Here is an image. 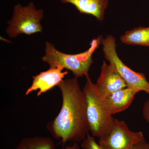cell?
Segmentation results:
<instances>
[{"mask_svg": "<svg viewBox=\"0 0 149 149\" xmlns=\"http://www.w3.org/2000/svg\"><path fill=\"white\" fill-rule=\"evenodd\" d=\"M58 87L62 104L58 115L49 122L47 128L54 138L64 145L68 141H83L89 131L87 101L77 77L63 80Z\"/></svg>", "mask_w": 149, "mask_h": 149, "instance_id": "cell-1", "label": "cell"}, {"mask_svg": "<svg viewBox=\"0 0 149 149\" xmlns=\"http://www.w3.org/2000/svg\"><path fill=\"white\" fill-rule=\"evenodd\" d=\"M101 44L105 58L125 81L127 87L149 94V83L142 72H135L123 62L116 50V40L112 35L103 38Z\"/></svg>", "mask_w": 149, "mask_h": 149, "instance_id": "cell-5", "label": "cell"}, {"mask_svg": "<svg viewBox=\"0 0 149 149\" xmlns=\"http://www.w3.org/2000/svg\"><path fill=\"white\" fill-rule=\"evenodd\" d=\"M44 16V10L37 9L32 2L27 5L17 4L14 6L11 19L8 22L6 32L10 38L22 34L30 35L42 32L40 22Z\"/></svg>", "mask_w": 149, "mask_h": 149, "instance_id": "cell-4", "label": "cell"}, {"mask_svg": "<svg viewBox=\"0 0 149 149\" xmlns=\"http://www.w3.org/2000/svg\"><path fill=\"white\" fill-rule=\"evenodd\" d=\"M63 3H70L81 13L90 15L97 20L102 22L104 19L109 0H60Z\"/></svg>", "mask_w": 149, "mask_h": 149, "instance_id": "cell-10", "label": "cell"}, {"mask_svg": "<svg viewBox=\"0 0 149 149\" xmlns=\"http://www.w3.org/2000/svg\"><path fill=\"white\" fill-rule=\"evenodd\" d=\"M146 141L143 132H133L124 121L115 119L108 134L99 139L102 149H131L138 143Z\"/></svg>", "mask_w": 149, "mask_h": 149, "instance_id": "cell-6", "label": "cell"}, {"mask_svg": "<svg viewBox=\"0 0 149 149\" xmlns=\"http://www.w3.org/2000/svg\"><path fill=\"white\" fill-rule=\"evenodd\" d=\"M143 115L145 120L149 123V100L144 103L143 109Z\"/></svg>", "mask_w": 149, "mask_h": 149, "instance_id": "cell-14", "label": "cell"}, {"mask_svg": "<svg viewBox=\"0 0 149 149\" xmlns=\"http://www.w3.org/2000/svg\"><path fill=\"white\" fill-rule=\"evenodd\" d=\"M131 149H149V143L146 141L140 142L135 145Z\"/></svg>", "mask_w": 149, "mask_h": 149, "instance_id": "cell-15", "label": "cell"}, {"mask_svg": "<svg viewBox=\"0 0 149 149\" xmlns=\"http://www.w3.org/2000/svg\"><path fill=\"white\" fill-rule=\"evenodd\" d=\"M96 85L100 94L103 97L127 87L125 81L115 70L104 61H103L100 74Z\"/></svg>", "mask_w": 149, "mask_h": 149, "instance_id": "cell-8", "label": "cell"}, {"mask_svg": "<svg viewBox=\"0 0 149 149\" xmlns=\"http://www.w3.org/2000/svg\"><path fill=\"white\" fill-rule=\"evenodd\" d=\"M102 39V36H99L92 41L87 51L75 54L63 53L57 50L52 43L46 42L45 55L42 60L48 63L50 67L60 65L69 70L77 78L87 76L93 63V54L101 44Z\"/></svg>", "mask_w": 149, "mask_h": 149, "instance_id": "cell-2", "label": "cell"}, {"mask_svg": "<svg viewBox=\"0 0 149 149\" xmlns=\"http://www.w3.org/2000/svg\"><path fill=\"white\" fill-rule=\"evenodd\" d=\"M83 141L81 144L83 149H102L99 144L96 142L95 137L89 133Z\"/></svg>", "mask_w": 149, "mask_h": 149, "instance_id": "cell-13", "label": "cell"}, {"mask_svg": "<svg viewBox=\"0 0 149 149\" xmlns=\"http://www.w3.org/2000/svg\"><path fill=\"white\" fill-rule=\"evenodd\" d=\"M64 69V68L60 65L50 67L46 71L33 76L32 85L25 92V95H28L33 91L39 90L37 96L40 97L43 93L49 91L55 86H57L68 73L67 71H63Z\"/></svg>", "mask_w": 149, "mask_h": 149, "instance_id": "cell-7", "label": "cell"}, {"mask_svg": "<svg viewBox=\"0 0 149 149\" xmlns=\"http://www.w3.org/2000/svg\"><path fill=\"white\" fill-rule=\"evenodd\" d=\"M120 40L127 45L149 47V27H139L127 31L120 37Z\"/></svg>", "mask_w": 149, "mask_h": 149, "instance_id": "cell-11", "label": "cell"}, {"mask_svg": "<svg viewBox=\"0 0 149 149\" xmlns=\"http://www.w3.org/2000/svg\"><path fill=\"white\" fill-rule=\"evenodd\" d=\"M83 89L87 101V116L89 131L92 136L100 138L109 133L115 118L104 105L102 97L88 74Z\"/></svg>", "mask_w": 149, "mask_h": 149, "instance_id": "cell-3", "label": "cell"}, {"mask_svg": "<svg viewBox=\"0 0 149 149\" xmlns=\"http://www.w3.org/2000/svg\"><path fill=\"white\" fill-rule=\"evenodd\" d=\"M15 149H56V145L50 137L34 136L22 139Z\"/></svg>", "mask_w": 149, "mask_h": 149, "instance_id": "cell-12", "label": "cell"}, {"mask_svg": "<svg viewBox=\"0 0 149 149\" xmlns=\"http://www.w3.org/2000/svg\"><path fill=\"white\" fill-rule=\"evenodd\" d=\"M62 149H80L79 146L76 142H74L71 146H67Z\"/></svg>", "mask_w": 149, "mask_h": 149, "instance_id": "cell-16", "label": "cell"}, {"mask_svg": "<svg viewBox=\"0 0 149 149\" xmlns=\"http://www.w3.org/2000/svg\"><path fill=\"white\" fill-rule=\"evenodd\" d=\"M139 92L137 89L128 87L116 91L109 96L102 97L104 105L112 115L118 113L129 108Z\"/></svg>", "mask_w": 149, "mask_h": 149, "instance_id": "cell-9", "label": "cell"}]
</instances>
